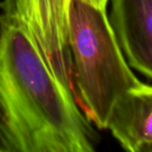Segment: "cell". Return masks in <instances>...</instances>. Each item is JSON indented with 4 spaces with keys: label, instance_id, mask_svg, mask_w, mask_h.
Segmentation results:
<instances>
[{
    "label": "cell",
    "instance_id": "obj_1",
    "mask_svg": "<svg viewBox=\"0 0 152 152\" xmlns=\"http://www.w3.org/2000/svg\"><path fill=\"white\" fill-rule=\"evenodd\" d=\"M0 9V151H94L97 132L53 72L26 0H3Z\"/></svg>",
    "mask_w": 152,
    "mask_h": 152
},
{
    "label": "cell",
    "instance_id": "obj_2",
    "mask_svg": "<svg viewBox=\"0 0 152 152\" xmlns=\"http://www.w3.org/2000/svg\"><path fill=\"white\" fill-rule=\"evenodd\" d=\"M74 95L89 120L107 128L113 108L141 81L131 71L105 9L71 0L68 32Z\"/></svg>",
    "mask_w": 152,
    "mask_h": 152
},
{
    "label": "cell",
    "instance_id": "obj_3",
    "mask_svg": "<svg viewBox=\"0 0 152 152\" xmlns=\"http://www.w3.org/2000/svg\"><path fill=\"white\" fill-rule=\"evenodd\" d=\"M70 1L26 0V5L30 24L53 72L74 94L68 48Z\"/></svg>",
    "mask_w": 152,
    "mask_h": 152
},
{
    "label": "cell",
    "instance_id": "obj_4",
    "mask_svg": "<svg viewBox=\"0 0 152 152\" xmlns=\"http://www.w3.org/2000/svg\"><path fill=\"white\" fill-rule=\"evenodd\" d=\"M110 22L128 65L152 79V0H112Z\"/></svg>",
    "mask_w": 152,
    "mask_h": 152
},
{
    "label": "cell",
    "instance_id": "obj_5",
    "mask_svg": "<svg viewBox=\"0 0 152 152\" xmlns=\"http://www.w3.org/2000/svg\"><path fill=\"white\" fill-rule=\"evenodd\" d=\"M124 150L146 152L152 146V87L140 83L120 98L107 128Z\"/></svg>",
    "mask_w": 152,
    "mask_h": 152
},
{
    "label": "cell",
    "instance_id": "obj_6",
    "mask_svg": "<svg viewBox=\"0 0 152 152\" xmlns=\"http://www.w3.org/2000/svg\"><path fill=\"white\" fill-rule=\"evenodd\" d=\"M91 2H93L95 5L99 7H102V9H106V4H107L108 0H90Z\"/></svg>",
    "mask_w": 152,
    "mask_h": 152
},
{
    "label": "cell",
    "instance_id": "obj_7",
    "mask_svg": "<svg viewBox=\"0 0 152 152\" xmlns=\"http://www.w3.org/2000/svg\"><path fill=\"white\" fill-rule=\"evenodd\" d=\"M146 152H152V146H151V147L148 148V149L146 150Z\"/></svg>",
    "mask_w": 152,
    "mask_h": 152
}]
</instances>
